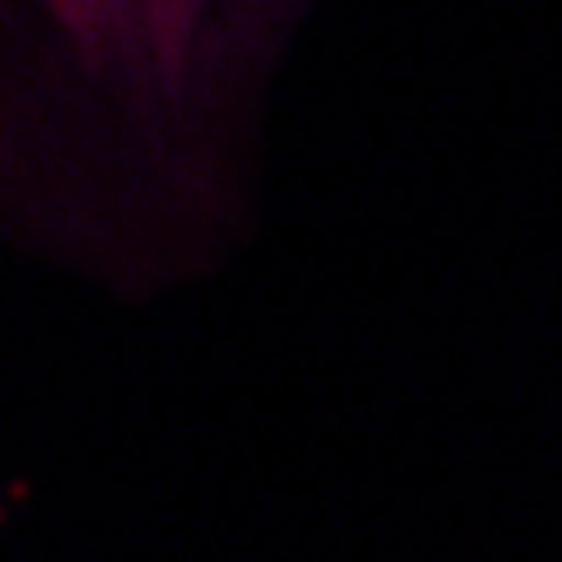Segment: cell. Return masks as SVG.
<instances>
[{
  "label": "cell",
  "instance_id": "1",
  "mask_svg": "<svg viewBox=\"0 0 562 562\" xmlns=\"http://www.w3.org/2000/svg\"><path fill=\"white\" fill-rule=\"evenodd\" d=\"M339 0H0V258L109 305L258 245L285 89Z\"/></svg>",
  "mask_w": 562,
  "mask_h": 562
}]
</instances>
